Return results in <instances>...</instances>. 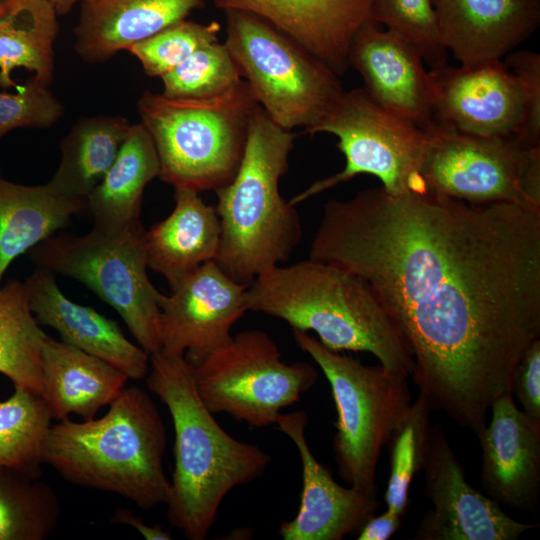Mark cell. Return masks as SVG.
<instances>
[{
	"mask_svg": "<svg viewBox=\"0 0 540 540\" xmlns=\"http://www.w3.org/2000/svg\"><path fill=\"white\" fill-rule=\"evenodd\" d=\"M160 174V161L145 126L132 124L115 161L87 196L93 227L123 228L140 219L146 185Z\"/></svg>",
	"mask_w": 540,
	"mask_h": 540,
	"instance_id": "obj_26",
	"label": "cell"
},
{
	"mask_svg": "<svg viewBox=\"0 0 540 540\" xmlns=\"http://www.w3.org/2000/svg\"><path fill=\"white\" fill-rule=\"evenodd\" d=\"M131 125L119 115L77 120L60 142L61 159L50 186L65 196L87 198L115 161Z\"/></svg>",
	"mask_w": 540,
	"mask_h": 540,
	"instance_id": "obj_28",
	"label": "cell"
},
{
	"mask_svg": "<svg viewBox=\"0 0 540 540\" xmlns=\"http://www.w3.org/2000/svg\"><path fill=\"white\" fill-rule=\"evenodd\" d=\"M402 517L388 509L372 515L358 531V540H387L401 527Z\"/></svg>",
	"mask_w": 540,
	"mask_h": 540,
	"instance_id": "obj_39",
	"label": "cell"
},
{
	"mask_svg": "<svg viewBox=\"0 0 540 540\" xmlns=\"http://www.w3.org/2000/svg\"><path fill=\"white\" fill-rule=\"evenodd\" d=\"M145 229L141 220L115 230L93 227L83 236H50L31 252L38 268L71 277L112 306L138 345L160 351L159 292L147 275Z\"/></svg>",
	"mask_w": 540,
	"mask_h": 540,
	"instance_id": "obj_9",
	"label": "cell"
},
{
	"mask_svg": "<svg viewBox=\"0 0 540 540\" xmlns=\"http://www.w3.org/2000/svg\"><path fill=\"white\" fill-rule=\"evenodd\" d=\"M258 107L244 79L220 95L202 99L144 91L137 110L157 150L159 178L174 188L197 192L228 184L240 165Z\"/></svg>",
	"mask_w": 540,
	"mask_h": 540,
	"instance_id": "obj_6",
	"label": "cell"
},
{
	"mask_svg": "<svg viewBox=\"0 0 540 540\" xmlns=\"http://www.w3.org/2000/svg\"><path fill=\"white\" fill-rule=\"evenodd\" d=\"M58 31L57 12L47 0L0 1V86L18 88L12 73L19 68L49 86Z\"/></svg>",
	"mask_w": 540,
	"mask_h": 540,
	"instance_id": "obj_27",
	"label": "cell"
},
{
	"mask_svg": "<svg viewBox=\"0 0 540 540\" xmlns=\"http://www.w3.org/2000/svg\"><path fill=\"white\" fill-rule=\"evenodd\" d=\"M29 305L25 283L0 287V373L14 387L43 395L41 346L45 332Z\"/></svg>",
	"mask_w": 540,
	"mask_h": 540,
	"instance_id": "obj_29",
	"label": "cell"
},
{
	"mask_svg": "<svg viewBox=\"0 0 540 540\" xmlns=\"http://www.w3.org/2000/svg\"><path fill=\"white\" fill-rule=\"evenodd\" d=\"M225 43L219 40L196 50L161 77L163 95L177 99H202L220 95L242 80Z\"/></svg>",
	"mask_w": 540,
	"mask_h": 540,
	"instance_id": "obj_33",
	"label": "cell"
},
{
	"mask_svg": "<svg viewBox=\"0 0 540 540\" xmlns=\"http://www.w3.org/2000/svg\"><path fill=\"white\" fill-rule=\"evenodd\" d=\"M56 10L57 14L68 13L76 3L81 0H47Z\"/></svg>",
	"mask_w": 540,
	"mask_h": 540,
	"instance_id": "obj_41",
	"label": "cell"
},
{
	"mask_svg": "<svg viewBox=\"0 0 540 540\" xmlns=\"http://www.w3.org/2000/svg\"><path fill=\"white\" fill-rule=\"evenodd\" d=\"M309 258L367 283L410 346L419 394L478 436L540 339V214L366 188L325 203Z\"/></svg>",
	"mask_w": 540,
	"mask_h": 540,
	"instance_id": "obj_1",
	"label": "cell"
},
{
	"mask_svg": "<svg viewBox=\"0 0 540 540\" xmlns=\"http://www.w3.org/2000/svg\"><path fill=\"white\" fill-rule=\"evenodd\" d=\"M503 62L516 76L522 94V115L515 137L525 146H540V54L514 50Z\"/></svg>",
	"mask_w": 540,
	"mask_h": 540,
	"instance_id": "obj_37",
	"label": "cell"
},
{
	"mask_svg": "<svg viewBox=\"0 0 540 540\" xmlns=\"http://www.w3.org/2000/svg\"><path fill=\"white\" fill-rule=\"evenodd\" d=\"M196 390L213 413H227L251 427L275 425L318 379L306 362L286 363L262 330L242 331L192 364Z\"/></svg>",
	"mask_w": 540,
	"mask_h": 540,
	"instance_id": "obj_11",
	"label": "cell"
},
{
	"mask_svg": "<svg viewBox=\"0 0 540 540\" xmlns=\"http://www.w3.org/2000/svg\"><path fill=\"white\" fill-rule=\"evenodd\" d=\"M431 412L426 398L418 393L387 443L390 472L384 496L386 509L401 517L409 510L411 482L423 468L432 428Z\"/></svg>",
	"mask_w": 540,
	"mask_h": 540,
	"instance_id": "obj_32",
	"label": "cell"
},
{
	"mask_svg": "<svg viewBox=\"0 0 540 540\" xmlns=\"http://www.w3.org/2000/svg\"><path fill=\"white\" fill-rule=\"evenodd\" d=\"M17 93L0 92V138L17 128H48L64 114L61 101L33 76Z\"/></svg>",
	"mask_w": 540,
	"mask_h": 540,
	"instance_id": "obj_36",
	"label": "cell"
},
{
	"mask_svg": "<svg viewBox=\"0 0 540 540\" xmlns=\"http://www.w3.org/2000/svg\"><path fill=\"white\" fill-rule=\"evenodd\" d=\"M25 285L35 318L55 329L63 342L104 360L129 379L147 375L150 355L129 341L115 321L67 298L55 274L37 267Z\"/></svg>",
	"mask_w": 540,
	"mask_h": 540,
	"instance_id": "obj_21",
	"label": "cell"
},
{
	"mask_svg": "<svg viewBox=\"0 0 540 540\" xmlns=\"http://www.w3.org/2000/svg\"><path fill=\"white\" fill-rule=\"evenodd\" d=\"M247 286L210 261L185 276L170 295L161 293L160 351L184 355L194 365L225 345L233 336V325L247 312Z\"/></svg>",
	"mask_w": 540,
	"mask_h": 540,
	"instance_id": "obj_14",
	"label": "cell"
},
{
	"mask_svg": "<svg viewBox=\"0 0 540 540\" xmlns=\"http://www.w3.org/2000/svg\"><path fill=\"white\" fill-rule=\"evenodd\" d=\"M305 411L280 413L275 425L294 443L302 467V492L297 514L284 521L279 535L284 540H342L358 533L374 515L380 502L351 486L337 483L331 471L322 465L308 445Z\"/></svg>",
	"mask_w": 540,
	"mask_h": 540,
	"instance_id": "obj_17",
	"label": "cell"
},
{
	"mask_svg": "<svg viewBox=\"0 0 540 540\" xmlns=\"http://www.w3.org/2000/svg\"><path fill=\"white\" fill-rule=\"evenodd\" d=\"M348 65L361 75L371 100L387 112L422 129L434 122L435 93L429 71L406 40L368 22L353 38Z\"/></svg>",
	"mask_w": 540,
	"mask_h": 540,
	"instance_id": "obj_16",
	"label": "cell"
},
{
	"mask_svg": "<svg viewBox=\"0 0 540 540\" xmlns=\"http://www.w3.org/2000/svg\"><path fill=\"white\" fill-rule=\"evenodd\" d=\"M166 430L143 389L124 387L101 418H69L49 427L43 463L67 481L118 494L139 508L165 503L170 480L163 468Z\"/></svg>",
	"mask_w": 540,
	"mask_h": 540,
	"instance_id": "obj_4",
	"label": "cell"
},
{
	"mask_svg": "<svg viewBox=\"0 0 540 540\" xmlns=\"http://www.w3.org/2000/svg\"><path fill=\"white\" fill-rule=\"evenodd\" d=\"M226 39L259 106L287 130L308 133L344 92L340 77L290 37L240 10H224Z\"/></svg>",
	"mask_w": 540,
	"mask_h": 540,
	"instance_id": "obj_8",
	"label": "cell"
},
{
	"mask_svg": "<svg viewBox=\"0 0 540 540\" xmlns=\"http://www.w3.org/2000/svg\"><path fill=\"white\" fill-rule=\"evenodd\" d=\"M205 0H81L74 28L76 54L102 63L121 50L187 19Z\"/></svg>",
	"mask_w": 540,
	"mask_h": 540,
	"instance_id": "obj_22",
	"label": "cell"
},
{
	"mask_svg": "<svg viewBox=\"0 0 540 540\" xmlns=\"http://www.w3.org/2000/svg\"><path fill=\"white\" fill-rule=\"evenodd\" d=\"M421 471L433 507L417 526V540H516L538 526L511 518L468 483L442 423L431 428Z\"/></svg>",
	"mask_w": 540,
	"mask_h": 540,
	"instance_id": "obj_13",
	"label": "cell"
},
{
	"mask_svg": "<svg viewBox=\"0 0 540 540\" xmlns=\"http://www.w3.org/2000/svg\"><path fill=\"white\" fill-rule=\"evenodd\" d=\"M245 302L247 311L313 331L332 351L368 352L411 376L413 354L396 322L365 281L335 265L308 258L270 267L247 286Z\"/></svg>",
	"mask_w": 540,
	"mask_h": 540,
	"instance_id": "obj_3",
	"label": "cell"
},
{
	"mask_svg": "<svg viewBox=\"0 0 540 540\" xmlns=\"http://www.w3.org/2000/svg\"><path fill=\"white\" fill-rule=\"evenodd\" d=\"M111 523H120L136 529L146 540H171V533L160 524L147 525L143 519L126 508H117L110 518Z\"/></svg>",
	"mask_w": 540,
	"mask_h": 540,
	"instance_id": "obj_40",
	"label": "cell"
},
{
	"mask_svg": "<svg viewBox=\"0 0 540 540\" xmlns=\"http://www.w3.org/2000/svg\"><path fill=\"white\" fill-rule=\"evenodd\" d=\"M420 175L428 191L475 205L513 203L540 214V146L514 136L482 137L425 128Z\"/></svg>",
	"mask_w": 540,
	"mask_h": 540,
	"instance_id": "obj_10",
	"label": "cell"
},
{
	"mask_svg": "<svg viewBox=\"0 0 540 540\" xmlns=\"http://www.w3.org/2000/svg\"><path fill=\"white\" fill-rule=\"evenodd\" d=\"M87 208L86 198L62 195L49 183L26 186L0 177V283L17 256L52 236Z\"/></svg>",
	"mask_w": 540,
	"mask_h": 540,
	"instance_id": "obj_25",
	"label": "cell"
},
{
	"mask_svg": "<svg viewBox=\"0 0 540 540\" xmlns=\"http://www.w3.org/2000/svg\"><path fill=\"white\" fill-rule=\"evenodd\" d=\"M148 389L167 407L174 426V470L165 501L172 526L189 540L205 539L226 495L270 465L259 446L227 433L205 406L184 355H150Z\"/></svg>",
	"mask_w": 540,
	"mask_h": 540,
	"instance_id": "obj_2",
	"label": "cell"
},
{
	"mask_svg": "<svg viewBox=\"0 0 540 540\" xmlns=\"http://www.w3.org/2000/svg\"><path fill=\"white\" fill-rule=\"evenodd\" d=\"M221 26L216 21L207 24L184 19L130 46L146 75L161 78L196 50L218 41Z\"/></svg>",
	"mask_w": 540,
	"mask_h": 540,
	"instance_id": "obj_35",
	"label": "cell"
},
{
	"mask_svg": "<svg viewBox=\"0 0 540 540\" xmlns=\"http://www.w3.org/2000/svg\"><path fill=\"white\" fill-rule=\"evenodd\" d=\"M220 10L254 14L290 37L339 77L351 43L372 22V0H214Z\"/></svg>",
	"mask_w": 540,
	"mask_h": 540,
	"instance_id": "obj_19",
	"label": "cell"
},
{
	"mask_svg": "<svg viewBox=\"0 0 540 540\" xmlns=\"http://www.w3.org/2000/svg\"><path fill=\"white\" fill-rule=\"evenodd\" d=\"M174 189L172 212L145 231L147 265L167 280L170 289L204 263L215 261L221 232L216 208L199 192Z\"/></svg>",
	"mask_w": 540,
	"mask_h": 540,
	"instance_id": "obj_24",
	"label": "cell"
},
{
	"mask_svg": "<svg viewBox=\"0 0 540 540\" xmlns=\"http://www.w3.org/2000/svg\"><path fill=\"white\" fill-rule=\"evenodd\" d=\"M296 136L259 106L236 174L215 190L221 229L215 262L238 283L249 285L288 260L302 238L298 212L279 189Z\"/></svg>",
	"mask_w": 540,
	"mask_h": 540,
	"instance_id": "obj_5",
	"label": "cell"
},
{
	"mask_svg": "<svg viewBox=\"0 0 540 540\" xmlns=\"http://www.w3.org/2000/svg\"><path fill=\"white\" fill-rule=\"evenodd\" d=\"M0 1H3V0H0Z\"/></svg>",
	"mask_w": 540,
	"mask_h": 540,
	"instance_id": "obj_42",
	"label": "cell"
},
{
	"mask_svg": "<svg viewBox=\"0 0 540 540\" xmlns=\"http://www.w3.org/2000/svg\"><path fill=\"white\" fill-rule=\"evenodd\" d=\"M52 419L42 395L15 387L11 397L0 401V466L39 478L43 441Z\"/></svg>",
	"mask_w": 540,
	"mask_h": 540,
	"instance_id": "obj_31",
	"label": "cell"
},
{
	"mask_svg": "<svg viewBox=\"0 0 540 540\" xmlns=\"http://www.w3.org/2000/svg\"><path fill=\"white\" fill-rule=\"evenodd\" d=\"M60 515L59 498L50 485L0 466V540H45Z\"/></svg>",
	"mask_w": 540,
	"mask_h": 540,
	"instance_id": "obj_30",
	"label": "cell"
},
{
	"mask_svg": "<svg viewBox=\"0 0 540 540\" xmlns=\"http://www.w3.org/2000/svg\"><path fill=\"white\" fill-rule=\"evenodd\" d=\"M293 337L331 388L337 411L333 451L339 476L349 486L376 496L381 451L412 403L408 377L332 351L308 332L293 330Z\"/></svg>",
	"mask_w": 540,
	"mask_h": 540,
	"instance_id": "obj_7",
	"label": "cell"
},
{
	"mask_svg": "<svg viewBox=\"0 0 540 540\" xmlns=\"http://www.w3.org/2000/svg\"><path fill=\"white\" fill-rule=\"evenodd\" d=\"M511 393L522 406V412L540 429V339L525 351L511 381Z\"/></svg>",
	"mask_w": 540,
	"mask_h": 540,
	"instance_id": "obj_38",
	"label": "cell"
},
{
	"mask_svg": "<svg viewBox=\"0 0 540 540\" xmlns=\"http://www.w3.org/2000/svg\"><path fill=\"white\" fill-rule=\"evenodd\" d=\"M429 75L436 124L482 137H515L522 94L516 76L503 60L458 67L447 63L430 69Z\"/></svg>",
	"mask_w": 540,
	"mask_h": 540,
	"instance_id": "obj_15",
	"label": "cell"
},
{
	"mask_svg": "<svg viewBox=\"0 0 540 540\" xmlns=\"http://www.w3.org/2000/svg\"><path fill=\"white\" fill-rule=\"evenodd\" d=\"M318 133L337 137L345 166L292 197V205L361 174L378 178L391 194L428 191L420 175L426 130L378 106L363 87L344 90L328 114L307 134Z\"/></svg>",
	"mask_w": 540,
	"mask_h": 540,
	"instance_id": "obj_12",
	"label": "cell"
},
{
	"mask_svg": "<svg viewBox=\"0 0 540 540\" xmlns=\"http://www.w3.org/2000/svg\"><path fill=\"white\" fill-rule=\"evenodd\" d=\"M372 20L410 43L430 69L448 63L431 0H372Z\"/></svg>",
	"mask_w": 540,
	"mask_h": 540,
	"instance_id": "obj_34",
	"label": "cell"
},
{
	"mask_svg": "<svg viewBox=\"0 0 540 540\" xmlns=\"http://www.w3.org/2000/svg\"><path fill=\"white\" fill-rule=\"evenodd\" d=\"M440 40L460 65L502 60L540 24V0H431Z\"/></svg>",
	"mask_w": 540,
	"mask_h": 540,
	"instance_id": "obj_20",
	"label": "cell"
},
{
	"mask_svg": "<svg viewBox=\"0 0 540 540\" xmlns=\"http://www.w3.org/2000/svg\"><path fill=\"white\" fill-rule=\"evenodd\" d=\"M477 436L482 451L481 483L500 506L535 510L540 497V429L515 403L511 392L490 408Z\"/></svg>",
	"mask_w": 540,
	"mask_h": 540,
	"instance_id": "obj_18",
	"label": "cell"
},
{
	"mask_svg": "<svg viewBox=\"0 0 540 540\" xmlns=\"http://www.w3.org/2000/svg\"><path fill=\"white\" fill-rule=\"evenodd\" d=\"M43 395L57 420L95 418L125 387L126 374L68 343L45 334L41 346Z\"/></svg>",
	"mask_w": 540,
	"mask_h": 540,
	"instance_id": "obj_23",
	"label": "cell"
}]
</instances>
